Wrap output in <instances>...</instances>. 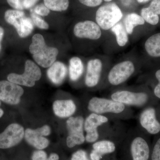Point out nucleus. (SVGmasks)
<instances>
[{
  "label": "nucleus",
  "mask_w": 160,
  "mask_h": 160,
  "mask_svg": "<svg viewBox=\"0 0 160 160\" xmlns=\"http://www.w3.org/2000/svg\"><path fill=\"white\" fill-rule=\"evenodd\" d=\"M149 136L138 126L127 130L121 143L126 160H149L151 150Z\"/></svg>",
  "instance_id": "1"
},
{
  "label": "nucleus",
  "mask_w": 160,
  "mask_h": 160,
  "mask_svg": "<svg viewBox=\"0 0 160 160\" xmlns=\"http://www.w3.org/2000/svg\"><path fill=\"white\" fill-rule=\"evenodd\" d=\"M87 109L89 113L104 116L112 122L130 120L134 117L131 108L108 98L92 97L87 102Z\"/></svg>",
  "instance_id": "2"
},
{
  "label": "nucleus",
  "mask_w": 160,
  "mask_h": 160,
  "mask_svg": "<svg viewBox=\"0 0 160 160\" xmlns=\"http://www.w3.org/2000/svg\"><path fill=\"white\" fill-rule=\"evenodd\" d=\"M108 98L128 107L143 109L158 104V101L151 92L142 88L117 89L110 92Z\"/></svg>",
  "instance_id": "3"
},
{
  "label": "nucleus",
  "mask_w": 160,
  "mask_h": 160,
  "mask_svg": "<svg viewBox=\"0 0 160 160\" xmlns=\"http://www.w3.org/2000/svg\"><path fill=\"white\" fill-rule=\"evenodd\" d=\"M111 122L108 118L104 116L89 113L84 121L86 142L93 143L110 136L113 129V124Z\"/></svg>",
  "instance_id": "4"
},
{
  "label": "nucleus",
  "mask_w": 160,
  "mask_h": 160,
  "mask_svg": "<svg viewBox=\"0 0 160 160\" xmlns=\"http://www.w3.org/2000/svg\"><path fill=\"white\" fill-rule=\"evenodd\" d=\"M29 51L38 65L43 68H49L56 61L58 49L47 46L42 35L36 33L32 36Z\"/></svg>",
  "instance_id": "5"
},
{
  "label": "nucleus",
  "mask_w": 160,
  "mask_h": 160,
  "mask_svg": "<svg viewBox=\"0 0 160 160\" xmlns=\"http://www.w3.org/2000/svg\"><path fill=\"white\" fill-rule=\"evenodd\" d=\"M138 126L149 135L160 133V105L148 106L142 109L138 115Z\"/></svg>",
  "instance_id": "6"
},
{
  "label": "nucleus",
  "mask_w": 160,
  "mask_h": 160,
  "mask_svg": "<svg viewBox=\"0 0 160 160\" xmlns=\"http://www.w3.org/2000/svg\"><path fill=\"white\" fill-rule=\"evenodd\" d=\"M4 19L6 22L14 27L19 36L22 38L30 35L34 29L31 18L26 16L23 10L8 9L5 12Z\"/></svg>",
  "instance_id": "7"
},
{
  "label": "nucleus",
  "mask_w": 160,
  "mask_h": 160,
  "mask_svg": "<svg viewBox=\"0 0 160 160\" xmlns=\"http://www.w3.org/2000/svg\"><path fill=\"white\" fill-rule=\"evenodd\" d=\"M136 67L131 61H124L115 65L108 71L106 82L109 86L118 87L135 73Z\"/></svg>",
  "instance_id": "8"
},
{
  "label": "nucleus",
  "mask_w": 160,
  "mask_h": 160,
  "mask_svg": "<svg viewBox=\"0 0 160 160\" xmlns=\"http://www.w3.org/2000/svg\"><path fill=\"white\" fill-rule=\"evenodd\" d=\"M123 17L122 10L117 4L109 3L101 6L96 13V22L104 30L111 29Z\"/></svg>",
  "instance_id": "9"
},
{
  "label": "nucleus",
  "mask_w": 160,
  "mask_h": 160,
  "mask_svg": "<svg viewBox=\"0 0 160 160\" xmlns=\"http://www.w3.org/2000/svg\"><path fill=\"white\" fill-rule=\"evenodd\" d=\"M42 77V72L38 66L33 61L27 60L25 62V70L22 74L11 73L7 76L9 82L19 86L33 87L36 82Z\"/></svg>",
  "instance_id": "10"
},
{
  "label": "nucleus",
  "mask_w": 160,
  "mask_h": 160,
  "mask_svg": "<svg viewBox=\"0 0 160 160\" xmlns=\"http://www.w3.org/2000/svg\"><path fill=\"white\" fill-rule=\"evenodd\" d=\"M84 121L85 118L81 115L71 117L66 121L68 136L66 142L68 148H72L82 145L86 141L84 134Z\"/></svg>",
  "instance_id": "11"
},
{
  "label": "nucleus",
  "mask_w": 160,
  "mask_h": 160,
  "mask_svg": "<svg viewBox=\"0 0 160 160\" xmlns=\"http://www.w3.org/2000/svg\"><path fill=\"white\" fill-rule=\"evenodd\" d=\"M104 76V66L101 60L95 58L88 61L85 78V85L88 88L101 87Z\"/></svg>",
  "instance_id": "12"
},
{
  "label": "nucleus",
  "mask_w": 160,
  "mask_h": 160,
  "mask_svg": "<svg viewBox=\"0 0 160 160\" xmlns=\"http://www.w3.org/2000/svg\"><path fill=\"white\" fill-rule=\"evenodd\" d=\"M24 136L22 126L17 123L10 124L0 134V149H9L16 146Z\"/></svg>",
  "instance_id": "13"
},
{
  "label": "nucleus",
  "mask_w": 160,
  "mask_h": 160,
  "mask_svg": "<svg viewBox=\"0 0 160 160\" xmlns=\"http://www.w3.org/2000/svg\"><path fill=\"white\" fill-rule=\"evenodd\" d=\"M24 93V89L19 85L2 80L0 81V100L10 105L19 104Z\"/></svg>",
  "instance_id": "14"
},
{
  "label": "nucleus",
  "mask_w": 160,
  "mask_h": 160,
  "mask_svg": "<svg viewBox=\"0 0 160 160\" xmlns=\"http://www.w3.org/2000/svg\"><path fill=\"white\" fill-rule=\"evenodd\" d=\"M50 132V128L47 125L36 129H27L25 132V139L29 145L42 150L49 146V140L44 137L49 135Z\"/></svg>",
  "instance_id": "15"
},
{
  "label": "nucleus",
  "mask_w": 160,
  "mask_h": 160,
  "mask_svg": "<svg viewBox=\"0 0 160 160\" xmlns=\"http://www.w3.org/2000/svg\"><path fill=\"white\" fill-rule=\"evenodd\" d=\"M73 33L79 38L97 40L102 36V30L97 23L90 20L80 22L75 25Z\"/></svg>",
  "instance_id": "16"
},
{
  "label": "nucleus",
  "mask_w": 160,
  "mask_h": 160,
  "mask_svg": "<svg viewBox=\"0 0 160 160\" xmlns=\"http://www.w3.org/2000/svg\"><path fill=\"white\" fill-rule=\"evenodd\" d=\"M77 106L74 100H57L53 103V110L55 114L61 118H69L76 112Z\"/></svg>",
  "instance_id": "17"
},
{
  "label": "nucleus",
  "mask_w": 160,
  "mask_h": 160,
  "mask_svg": "<svg viewBox=\"0 0 160 160\" xmlns=\"http://www.w3.org/2000/svg\"><path fill=\"white\" fill-rule=\"evenodd\" d=\"M68 69L64 63L59 61H56L47 71L48 78L55 85L62 84L67 76Z\"/></svg>",
  "instance_id": "18"
},
{
  "label": "nucleus",
  "mask_w": 160,
  "mask_h": 160,
  "mask_svg": "<svg viewBox=\"0 0 160 160\" xmlns=\"http://www.w3.org/2000/svg\"><path fill=\"white\" fill-rule=\"evenodd\" d=\"M84 70L82 61L79 58L73 57L69 60V74L71 82H78L82 77Z\"/></svg>",
  "instance_id": "19"
},
{
  "label": "nucleus",
  "mask_w": 160,
  "mask_h": 160,
  "mask_svg": "<svg viewBox=\"0 0 160 160\" xmlns=\"http://www.w3.org/2000/svg\"><path fill=\"white\" fill-rule=\"evenodd\" d=\"M145 48L150 56L160 57V33L152 35L146 40Z\"/></svg>",
  "instance_id": "20"
},
{
  "label": "nucleus",
  "mask_w": 160,
  "mask_h": 160,
  "mask_svg": "<svg viewBox=\"0 0 160 160\" xmlns=\"http://www.w3.org/2000/svg\"><path fill=\"white\" fill-rule=\"evenodd\" d=\"M145 22V20L141 16L132 12L128 14L125 18L124 26L127 33L131 35L136 26L143 25Z\"/></svg>",
  "instance_id": "21"
},
{
  "label": "nucleus",
  "mask_w": 160,
  "mask_h": 160,
  "mask_svg": "<svg viewBox=\"0 0 160 160\" xmlns=\"http://www.w3.org/2000/svg\"><path fill=\"white\" fill-rule=\"evenodd\" d=\"M111 29L112 32L115 35L117 42L118 46L121 47L126 46L129 41V37L122 23H117Z\"/></svg>",
  "instance_id": "22"
},
{
  "label": "nucleus",
  "mask_w": 160,
  "mask_h": 160,
  "mask_svg": "<svg viewBox=\"0 0 160 160\" xmlns=\"http://www.w3.org/2000/svg\"><path fill=\"white\" fill-rule=\"evenodd\" d=\"M43 3L50 11L56 12L66 11L69 6V0H43Z\"/></svg>",
  "instance_id": "23"
},
{
  "label": "nucleus",
  "mask_w": 160,
  "mask_h": 160,
  "mask_svg": "<svg viewBox=\"0 0 160 160\" xmlns=\"http://www.w3.org/2000/svg\"><path fill=\"white\" fill-rule=\"evenodd\" d=\"M141 16L144 19L145 22L152 25H156L159 20L158 15L150 9L149 7L143 8L142 9Z\"/></svg>",
  "instance_id": "24"
},
{
  "label": "nucleus",
  "mask_w": 160,
  "mask_h": 160,
  "mask_svg": "<svg viewBox=\"0 0 160 160\" xmlns=\"http://www.w3.org/2000/svg\"><path fill=\"white\" fill-rule=\"evenodd\" d=\"M149 160H160V133L155 136Z\"/></svg>",
  "instance_id": "25"
},
{
  "label": "nucleus",
  "mask_w": 160,
  "mask_h": 160,
  "mask_svg": "<svg viewBox=\"0 0 160 160\" xmlns=\"http://www.w3.org/2000/svg\"><path fill=\"white\" fill-rule=\"evenodd\" d=\"M30 16L34 25L36 26L39 29L44 30L49 29V24L43 19L42 17L35 14L32 11L31 12Z\"/></svg>",
  "instance_id": "26"
},
{
  "label": "nucleus",
  "mask_w": 160,
  "mask_h": 160,
  "mask_svg": "<svg viewBox=\"0 0 160 160\" xmlns=\"http://www.w3.org/2000/svg\"><path fill=\"white\" fill-rule=\"evenodd\" d=\"M32 11L35 14L42 17L47 16L50 12V10L44 5V3H40L36 5Z\"/></svg>",
  "instance_id": "27"
},
{
  "label": "nucleus",
  "mask_w": 160,
  "mask_h": 160,
  "mask_svg": "<svg viewBox=\"0 0 160 160\" xmlns=\"http://www.w3.org/2000/svg\"><path fill=\"white\" fill-rule=\"evenodd\" d=\"M71 160H91L89 159L87 152L85 150H78L76 151L72 156Z\"/></svg>",
  "instance_id": "28"
},
{
  "label": "nucleus",
  "mask_w": 160,
  "mask_h": 160,
  "mask_svg": "<svg viewBox=\"0 0 160 160\" xmlns=\"http://www.w3.org/2000/svg\"><path fill=\"white\" fill-rule=\"evenodd\" d=\"M155 76L157 80L158 83L155 86L152 93L158 100H160V69L156 72Z\"/></svg>",
  "instance_id": "29"
},
{
  "label": "nucleus",
  "mask_w": 160,
  "mask_h": 160,
  "mask_svg": "<svg viewBox=\"0 0 160 160\" xmlns=\"http://www.w3.org/2000/svg\"><path fill=\"white\" fill-rule=\"evenodd\" d=\"M7 2L12 9L16 10H23L24 9L23 6V0H6Z\"/></svg>",
  "instance_id": "30"
},
{
  "label": "nucleus",
  "mask_w": 160,
  "mask_h": 160,
  "mask_svg": "<svg viewBox=\"0 0 160 160\" xmlns=\"http://www.w3.org/2000/svg\"><path fill=\"white\" fill-rule=\"evenodd\" d=\"M81 4L84 6L89 7H95L100 6L103 0H78Z\"/></svg>",
  "instance_id": "31"
},
{
  "label": "nucleus",
  "mask_w": 160,
  "mask_h": 160,
  "mask_svg": "<svg viewBox=\"0 0 160 160\" xmlns=\"http://www.w3.org/2000/svg\"><path fill=\"white\" fill-rule=\"evenodd\" d=\"M32 160H48L47 155L43 150H37L33 152L32 157Z\"/></svg>",
  "instance_id": "32"
},
{
  "label": "nucleus",
  "mask_w": 160,
  "mask_h": 160,
  "mask_svg": "<svg viewBox=\"0 0 160 160\" xmlns=\"http://www.w3.org/2000/svg\"><path fill=\"white\" fill-rule=\"evenodd\" d=\"M149 7L157 14L160 15V0H152Z\"/></svg>",
  "instance_id": "33"
},
{
  "label": "nucleus",
  "mask_w": 160,
  "mask_h": 160,
  "mask_svg": "<svg viewBox=\"0 0 160 160\" xmlns=\"http://www.w3.org/2000/svg\"><path fill=\"white\" fill-rule=\"evenodd\" d=\"M39 0H23V6L25 9H29L34 7Z\"/></svg>",
  "instance_id": "34"
},
{
  "label": "nucleus",
  "mask_w": 160,
  "mask_h": 160,
  "mask_svg": "<svg viewBox=\"0 0 160 160\" xmlns=\"http://www.w3.org/2000/svg\"><path fill=\"white\" fill-rule=\"evenodd\" d=\"M4 34H5V30L3 27L0 26V51H1V48H2L1 43L2 41L3 38H4Z\"/></svg>",
  "instance_id": "35"
},
{
  "label": "nucleus",
  "mask_w": 160,
  "mask_h": 160,
  "mask_svg": "<svg viewBox=\"0 0 160 160\" xmlns=\"http://www.w3.org/2000/svg\"><path fill=\"white\" fill-rule=\"evenodd\" d=\"M59 156L58 155L55 153H52L50 155L48 160H59Z\"/></svg>",
  "instance_id": "36"
},
{
  "label": "nucleus",
  "mask_w": 160,
  "mask_h": 160,
  "mask_svg": "<svg viewBox=\"0 0 160 160\" xmlns=\"http://www.w3.org/2000/svg\"><path fill=\"white\" fill-rule=\"evenodd\" d=\"M0 105H1V102H0ZM4 114V112H3L2 109L0 108V118L2 117Z\"/></svg>",
  "instance_id": "37"
},
{
  "label": "nucleus",
  "mask_w": 160,
  "mask_h": 160,
  "mask_svg": "<svg viewBox=\"0 0 160 160\" xmlns=\"http://www.w3.org/2000/svg\"><path fill=\"white\" fill-rule=\"evenodd\" d=\"M104 1L106 2H111L112 0H104Z\"/></svg>",
  "instance_id": "38"
}]
</instances>
